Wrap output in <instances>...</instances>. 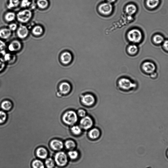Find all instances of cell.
Returning a JSON list of instances; mask_svg holds the SVG:
<instances>
[{"mask_svg": "<svg viewBox=\"0 0 168 168\" xmlns=\"http://www.w3.org/2000/svg\"><path fill=\"white\" fill-rule=\"evenodd\" d=\"M29 33L28 28L25 25H21L17 29V35L19 38L24 39L28 36Z\"/></svg>", "mask_w": 168, "mask_h": 168, "instance_id": "obj_11", "label": "cell"}, {"mask_svg": "<svg viewBox=\"0 0 168 168\" xmlns=\"http://www.w3.org/2000/svg\"><path fill=\"white\" fill-rule=\"evenodd\" d=\"M4 55V60L5 62L9 63H13L16 60V57L14 55H12L11 54H5Z\"/></svg>", "mask_w": 168, "mask_h": 168, "instance_id": "obj_24", "label": "cell"}, {"mask_svg": "<svg viewBox=\"0 0 168 168\" xmlns=\"http://www.w3.org/2000/svg\"><path fill=\"white\" fill-rule=\"evenodd\" d=\"M33 168H45L43 163L39 160L33 161L32 164Z\"/></svg>", "mask_w": 168, "mask_h": 168, "instance_id": "obj_29", "label": "cell"}, {"mask_svg": "<svg viewBox=\"0 0 168 168\" xmlns=\"http://www.w3.org/2000/svg\"><path fill=\"white\" fill-rule=\"evenodd\" d=\"M55 161L57 166L65 167L68 162V156L63 151L58 152L55 155Z\"/></svg>", "mask_w": 168, "mask_h": 168, "instance_id": "obj_8", "label": "cell"}, {"mask_svg": "<svg viewBox=\"0 0 168 168\" xmlns=\"http://www.w3.org/2000/svg\"><path fill=\"white\" fill-rule=\"evenodd\" d=\"M20 3L21 7L23 8L30 7L32 4L29 0H22Z\"/></svg>", "mask_w": 168, "mask_h": 168, "instance_id": "obj_36", "label": "cell"}, {"mask_svg": "<svg viewBox=\"0 0 168 168\" xmlns=\"http://www.w3.org/2000/svg\"><path fill=\"white\" fill-rule=\"evenodd\" d=\"M159 3L160 0H147L146 4L150 8L154 9L157 7Z\"/></svg>", "mask_w": 168, "mask_h": 168, "instance_id": "obj_22", "label": "cell"}, {"mask_svg": "<svg viewBox=\"0 0 168 168\" xmlns=\"http://www.w3.org/2000/svg\"><path fill=\"white\" fill-rule=\"evenodd\" d=\"M43 32V29L42 27L39 25H36L35 26L32 30L33 34L36 36H39L41 35Z\"/></svg>", "mask_w": 168, "mask_h": 168, "instance_id": "obj_23", "label": "cell"}, {"mask_svg": "<svg viewBox=\"0 0 168 168\" xmlns=\"http://www.w3.org/2000/svg\"><path fill=\"white\" fill-rule=\"evenodd\" d=\"M77 113L73 110H69L64 113L62 119L63 123L68 126H72L76 124L78 121Z\"/></svg>", "mask_w": 168, "mask_h": 168, "instance_id": "obj_2", "label": "cell"}, {"mask_svg": "<svg viewBox=\"0 0 168 168\" xmlns=\"http://www.w3.org/2000/svg\"><path fill=\"white\" fill-rule=\"evenodd\" d=\"M94 124V121L92 118L89 116L87 115L81 119L79 122V126L82 130H89L92 128Z\"/></svg>", "mask_w": 168, "mask_h": 168, "instance_id": "obj_6", "label": "cell"}, {"mask_svg": "<svg viewBox=\"0 0 168 168\" xmlns=\"http://www.w3.org/2000/svg\"><path fill=\"white\" fill-rule=\"evenodd\" d=\"M113 10L112 6L111 3L106 2L103 3L99 7V11L100 13L104 15L111 14Z\"/></svg>", "mask_w": 168, "mask_h": 168, "instance_id": "obj_9", "label": "cell"}, {"mask_svg": "<svg viewBox=\"0 0 168 168\" xmlns=\"http://www.w3.org/2000/svg\"><path fill=\"white\" fill-rule=\"evenodd\" d=\"M117 86L121 90L130 92L135 91L138 87V84L135 81L129 78H121L117 81Z\"/></svg>", "mask_w": 168, "mask_h": 168, "instance_id": "obj_1", "label": "cell"}, {"mask_svg": "<svg viewBox=\"0 0 168 168\" xmlns=\"http://www.w3.org/2000/svg\"><path fill=\"white\" fill-rule=\"evenodd\" d=\"M127 36L130 41L134 43H138L142 40L143 35L140 30L134 29L131 30L128 32Z\"/></svg>", "mask_w": 168, "mask_h": 168, "instance_id": "obj_4", "label": "cell"}, {"mask_svg": "<svg viewBox=\"0 0 168 168\" xmlns=\"http://www.w3.org/2000/svg\"><path fill=\"white\" fill-rule=\"evenodd\" d=\"M163 46L164 49L168 51V40L164 41Z\"/></svg>", "mask_w": 168, "mask_h": 168, "instance_id": "obj_40", "label": "cell"}, {"mask_svg": "<svg viewBox=\"0 0 168 168\" xmlns=\"http://www.w3.org/2000/svg\"><path fill=\"white\" fill-rule=\"evenodd\" d=\"M7 115L4 111H0V124H4L7 121Z\"/></svg>", "mask_w": 168, "mask_h": 168, "instance_id": "obj_32", "label": "cell"}, {"mask_svg": "<svg viewBox=\"0 0 168 168\" xmlns=\"http://www.w3.org/2000/svg\"><path fill=\"white\" fill-rule=\"evenodd\" d=\"M77 114L78 117L81 118L86 116L87 115V112L86 110L83 108H80L78 110Z\"/></svg>", "mask_w": 168, "mask_h": 168, "instance_id": "obj_34", "label": "cell"}, {"mask_svg": "<svg viewBox=\"0 0 168 168\" xmlns=\"http://www.w3.org/2000/svg\"><path fill=\"white\" fill-rule=\"evenodd\" d=\"M36 155L39 158L44 159L47 157L48 152L45 148L41 147L36 150Z\"/></svg>", "mask_w": 168, "mask_h": 168, "instance_id": "obj_17", "label": "cell"}, {"mask_svg": "<svg viewBox=\"0 0 168 168\" xmlns=\"http://www.w3.org/2000/svg\"><path fill=\"white\" fill-rule=\"evenodd\" d=\"M36 5L39 8L44 9L48 7L49 2L47 0H37Z\"/></svg>", "mask_w": 168, "mask_h": 168, "instance_id": "obj_25", "label": "cell"}, {"mask_svg": "<svg viewBox=\"0 0 168 168\" xmlns=\"http://www.w3.org/2000/svg\"><path fill=\"white\" fill-rule=\"evenodd\" d=\"M51 148L55 151H60L64 147L63 143L61 140L54 139L52 140L50 143Z\"/></svg>", "mask_w": 168, "mask_h": 168, "instance_id": "obj_14", "label": "cell"}, {"mask_svg": "<svg viewBox=\"0 0 168 168\" xmlns=\"http://www.w3.org/2000/svg\"><path fill=\"white\" fill-rule=\"evenodd\" d=\"M32 16L31 11L27 9L18 12L17 15L18 21L22 23H26L28 22L31 19Z\"/></svg>", "mask_w": 168, "mask_h": 168, "instance_id": "obj_7", "label": "cell"}, {"mask_svg": "<svg viewBox=\"0 0 168 168\" xmlns=\"http://www.w3.org/2000/svg\"><path fill=\"white\" fill-rule=\"evenodd\" d=\"M6 64L4 60L0 57V72L4 70Z\"/></svg>", "mask_w": 168, "mask_h": 168, "instance_id": "obj_37", "label": "cell"}, {"mask_svg": "<svg viewBox=\"0 0 168 168\" xmlns=\"http://www.w3.org/2000/svg\"><path fill=\"white\" fill-rule=\"evenodd\" d=\"M32 1H37V0H32Z\"/></svg>", "mask_w": 168, "mask_h": 168, "instance_id": "obj_43", "label": "cell"}, {"mask_svg": "<svg viewBox=\"0 0 168 168\" xmlns=\"http://www.w3.org/2000/svg\"><path fill=\"white\" fill-rule=\"evenodd\" d=\"M137 11V8L136 6L132 4L127 5L126 8V11L127 13L130 16H132L135 14Z\"/></svg>", "mask_w": 168, "mask_h": 168, "instance_id": "obj_20", "label": "cell"}, {"mask_svg": "<svg viewBox=\"0 0 168 168\" xmlns=\"http://www.w3.org/2000/svg\"><path fill=\"white\" fill-rule=\"evenodd\" d=\"M60 59L61 62L63 65H68L71 62L72 60V55L69 52H64L61 54Z\"/></svg>", "mask_w": 168, "mask_h": 168, "instance_id": "obj_12", "label": "cell"}, {"mask_svg": "<svg viewBox=\"0 0 168 168\" xmlns=\"http://www.w3.org/2000/svg\"><path fill=\"white\" fill-rule=\"evenodd\" d=\"M9 29L11 31H14L17 29V25L16 23H12L9 25Z\"/></svg>", "mask_w": 168, "mask_h": 168, "instance_id": "obj_38", "label": "cell"}, {"mask_svg": "<svg viewBox=\"0 0 168 168\" xmlns=\"http://www.w3.org/2000/svg\"><path fill=\"white\" fill-rule=\"evenodd\" d=\"M116 1V0H107V1L108 2L111 3H111L114 2Z\"/></svg>", "mask_w": 168, "mask_h": 168, "instance_id": "obj_41", "label": "cell"}, {"mask_svg": "<svg viewBox=\"0 0 168 168\" xmlns=\"http://www.w3.org/2000/svg\"><path fill=\"white\" fill-rule=\"evenodd\" d=\"M167 157L168 158V149L167 152Z\"/></svg>", "mask_w": 168, "mask_h": 168, "instance_id": "obj_42", "label": "cell"}, {"mask_svg": "<svg viewBox=\"0 0 168 168\" xmlns=\"http://www.w3.org/2000/svg\"><path fill=\"white\" fill-rule=\"evenodd\" d=\"M7 45L5 43L0 39V54L4 55L6 54Z\"/></svg>", "mask_w": 168, "mask_h": 168, "instance_id": "obj_35", "label": "cell"}, {"mask_svg": "<svg viewBox=\"0 0 168 168\" xmlns=\"http://www.w3.org/2000/svg\"><path fill=\"white\" fill-rule=\"evenodd\" d=\"M20 0H9L8 7L9 9L16 8L20 4Z\"/></svg>", "mask_w": 168, "mask_h": 168, "instance_id": "obj_28", "label": "cell"}, {"mask_svg": "<svg viewBox=\"0 0 168 168\" xmlns=\"http://www.w3.org/2000/svg\"><path fill=\"white\" fill-rule=\"evenodd\" d=\"M12 31L9 28H4L0 30V38L6 39L10 37Z\"/></svg>", "mask_w": 168, "mask_h": 168, "instance_id": "obj_18", "label": "cell"}, {"mask_svg": "<svg viewBox=\"0 0 168 168\" xmlns=\"http://www.w3.org/2000/svg\"><path fill=\"white\" fill-rule=\"evenodd\" d=\"M65 145L67 149L73 150L76 147V143L74 140H69L65 142Z\"/></svg>", "mask_w": 168, "mask_h": 168, "instance_id": "obj_21", "label": "cell"}, {"mask_svg": "<svg viewBox=\"0 0 168 168\" xmlns=\"http://www.w3.org/2000/svg\"><path fill=\"white\" fill-rule=\"evenodd\" d=\"M16 15L13 12H9L6 14L5 16V19L8 22H12L15 19Z\"/></svg>", "mask_w": 168, "mask_h": 168, "instance_id": "obj_27", "label": "cell"}, {"mask_svg": "<svg viewBox=\"0 0 168 168\" xmlns=\"http://www.w3.org/2000/svg\"><path fill=\"white\" fill-rule=\"evenodd\" d=\"M59 89V92L61 95H67L69 94L71 90V85L68 82H63L60 84Z\"/></svg>", "mask_w": 168, "mask_h": 168, "instance_id": "obj_10", "label": "cell"}, {"mask_svg": "<svg viewBox=\"0 0 168 168\" xmlns=\"http://www.w3.org/2000/svg\"><path fill=\"white\" fill-rule=\"evenodd\" d=\"M153 39L155 43L157 44H161L164 41V39L163 36L159 34L155 35Z\"/></svg>", "mask_w": 168, "mask_h": 168, "instance_id": "obj_30", "label": "cell"}, {"mask_svg": "<svg viewBox=\"0 0 168 168\" xmlns=\"http://www.w3.org/2000/svg\"><path fill=\"white\" fill-rule=\"evenodd\" d=\"M80 100L82 104L87 107L92 106L96 102L95 96L93 94L90 93L81 95L80 97Z\"/></svg>", "mask_w": 168, "mask_h": 168, "instance_id": "obj_3", "label": "cell"}, {"mask_svg": "<svg viewBox=\"0 0 168 168\" xmlns=\"http://www.w3.org/2000/svg\"><path fill=\"white\" fill-rule=\"evenodd\" d=\"M101 135L100 130L96 127H92L89 130L88 133L89 138L95 140L98 139Z\"/></svg>", "mask_w": 168, "mask_h": 168, "instance_id": "obj_13", "label": "cell"}, {"mask_svg": "<svg viewBox=\"0 0 168 168\" xmlns=\"http://www.w3.org/2000/svg\"><path fill=\"white\" fill-rule=\"evenodd\" d=\"M158 76V73L156 72L153 73V74L149 76V77L153 79H155L157 78Z\"/></svg>", "mask_w": 168, "mask_h": 168, "instance_id": "obj_39", "label": "cell"}, {"mask_svg": "<svg viewBox=\"0 0 168 168\" xmlns=\"http://www.w3.org/2000/svg\"><path fill=\"white\" fill-rule=\"evenodd\" d=\"M13 104L9 100H5L1 104V108L4 111H9L13 108Z\"/></svg>", "mask_w": 168, "mask_h": 168, "instance_id": "obj_16", "label": "cell"}, {"mask_svg": "<svg viewBox=\"0 0 168 168\" xmlns=\"http://www.w3.org/2000/svg\"><path fill=\"white\" fill-rule=\"evenodd\" d=\"M71 127L70 130L73 135L78 136L81 135L83 130L79 125L75 124Z\"/></svg>", "mask_w": 168, "mask_h": 168, "instance_id": "obj_19", "label": "cell"}, {"mask_svg": "<svg viewBox=\"0 0 168 168\" xmlns=\"http://www.w3.org/2000/svg\"><path fill=\"white\" fill-rule=\"evenodd\" d=\"M68 156L71 159L75 160L77 159L79 156L78 152L76 151H70L68 153Z\"/></svg>", "mask_w": 168, "mask_h": 168, "instance_id": "obj_31", "label": "cell"}, {"mask_svg": "<svg viewBox=\"0 0 168 168\" xmlns=\"http://www.w3.org/2000/svg\"><path fill=\"white\" fill-rule=\"evenodd\" d=\"M138 51V47L135 44L131 45L128 47L127 48L128 52L131 55L136 54Z\"/></svg>", "mask_w": 168, "mask_h": 168, "instance_id": "obj_26", "label": "cell"}, {"mask_svg": "<svg viewBox=\"0 0 168 168\" xmlns=\"http://www.w3.org/2000/svg\"><path fill=\"white\" fill-rule=\"evenodd\" d=\"M21 47L22 45L20 41L17 40H14L9 44L8 49L11 52H15L20 51Z\"/></svg>", "mask_w": 168, "mask_h": 168, "instance_id": "obj_15", "label": "cell"}, {"mask_svg": "<svg viewBox=\"0 0 168 168\" xmlns=\"http://www.w3.org/2000/svg\"><path fill=\"white\" fill-rule=\"evenodd\" d=\"M141 70L145 75L149 76L153 73L156 72V67L153 63L147 61L142 64Z\"/></svg>", "mask_w": 168, "mask_h": 168, "instance_id": "obj_5", "label": "cell"}, {"mask_svg": "<svg viewBox=\"0 0 168 168\" xmlns=\"http://www.w3.org/2000/svg\"><path fill=\"white\" fill-rule=\"evenodd\" d=\"M45 164L47 168H53L55 166V161L52 159L49 158L46 160Z\"/></svg>", "mask_w": 168, "mask_h": 168, "instance_id": "obj_33", "label": "cell"}]
</instances>
